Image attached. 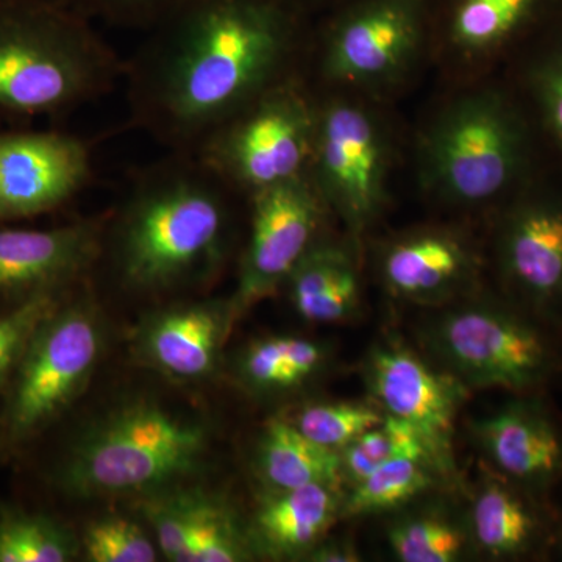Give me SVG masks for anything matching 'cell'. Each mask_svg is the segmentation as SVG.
<instances>
[{
  "label": "cell",
  "mask_w": 562,
  "mask_h": 562,
  "mask_svg": "<svg viewBox=\"0 0 562 562\" xmlns=\"http://www.w3.org/2000/svg\"><path fill=\"white\" fill-rule=\"evenodd\" d=\"M362 554L350 538H324L306 554L305 561L313 562H358Z\"/></svg>",
  "instance_id": "e575fe53"
},
{
  "label": "cell",
  "mask_w": 562,
  "mask_h": 562,
  "mask_svg": "<svg viewBox=\"0 0 562 562\" xmlns=\"http://www.w3.org/2000/svg\"><path fill=\"white\" fill-rule=\"evenodd\" d=\"M397 457L424 458L435 468L419 432L406 422L384 414L379 425L362 432L339 452L344 486L360 482L384 462Z\"/></svg>",
  "instance_id": "f546056e"
},
{
  "label": "cell",
  "mask_w": 562,
  "mask_h": 562,
  "mask_svg": "<svg viewBox=\"0 0 562 562\" xmlns=\"http://www.w3.org/2000/svg\"><path fill=\"white\" fill-rule=\"evenodd\" d=\"M105 216L50 228L0 224V310L76 288L98 266Z\"/></svg>",
  "instance_id": "e0dca14e"
},
{
  "label": "cell",
  "mask_w": 562,
  "mask_h": 562,
  "mask_svg": "<svg viewBox=\"0 0 562 562\" xmlns=\"http://www.w3.org/2000/svg\"><path fill=\"white\" fill-rule=\"evenodd\" d=\"M72 290L74 288L46 292L18 305L0 310V395L5 391L32 336Z\"/></svg>",
  "instance_id": "d6a6232c"
},
{
  "label": "cell",
  "mask_w": 562,
  "mask_h": 562,
  "mask_svg": "<svg viewBox=\"0 0 562 562\" xmlns=\"http://www.w3.org/2000/svg\"><path fill=\"white\" fill-rule=\"evenodd\" d=\"M443 482L424 458L397 457L384 462L344 492L341 519L401 512Z\"/></svg>",
  "instance_id": "4316f807"
},
{
  "label": "cell",
  "mask_w": 562,
  "mask_h": 562,
  "mask_svg": "<svg viewBox=\"0 0 562 562\" xmlns=\"http://www.w3.org/2000/svg\"><path fill=\"white\" fill-rule=\"evenodd\" d=\"M562 11V0H436L431 58L454 83L508 63Z\"/></svg>",
  "instance_id": "9a60e30c"
},
{
  "label": "cell",
  "mask_w": 562,
  "mask_h": 562,
  "mask_svg": "<svg viewBox=\"0 0 562 562\" xmlns=\"http://www.w3.org/2000/svg\"><path fill=\"white\" fill-rule=\"evenodd\" d=\"M405 509L386 530L387 546L402 562H454L475 552L468 519L443 505Z\"/></svg>",
  "instance_id": "484cf974"
},
{
  "label": "cell",
  "mask_w": 562,
  "mask_h": 562,
  "mask_svg": "<svg viewBox=\"0 0 562 562\" xmlns=\"http://www.w3.org/2000/svg\"><path fill=\"white\" fill-rule=\"evenodd\" d=\"M542 394H516L472 432L487 468L549 497L562 483V422Z\"/></svg>",
  "instance_id": "ac0fdd59"
},
{
  "label": "cell",
  "mask_w": 562,
  "mask_h": 562,
  "mask_svg": "<svg viewBox=\"0 0 562 562\" xmlns=\"http://www.w3.org/2000/svg\"><path fill=\"white\" fill-rule=\"evenodd\" d=\"M181 494L191 525L187 562H241L254 557L247 527L224 498L201 490Z\"/></svg>",
  "instance_id": "83f0119b"
},
{
  "label": "cell",
  "mask_w": 562,
  "mask_h": 562,
  "mask_svg": "<svg viewBox=\"0 0 562 562\" xmlns=\"http://www.w3.org/2000/svg\"><path fill=\"white\" fill-rule=\"evenodd\" d=\"M233 327L231 299L180 303L140 322L133 336V355L168 379L201 382L216 371Z\"/></svg>",
  "instance_id": "d6986e66"
},
{
  "label": "cell",
  "mask_w": 562,
  "mask_h": 562,
  "mask_svg": "<svg viewBox=\"0 0 562 562\" xmlns=\"http://www.w3.org/2000/svg\"><path fill=\"white\" fill-rule=\"evenodd\" d=\"M236 199L194 154L169 151L135 173L105 216L99 258L138 294L209 283L231 257Z\"/></svg>",
  "instance_id": "7a4b0ae2"
},
{
  "label": "cell",
  "mask_w": 562,
  "mask_h": 562,
  "mask_svg": "<svg viewBox=\"0 0 562 562\" xmlns=\"http://www.w3.org/2000/svg\"><path fill=\"white\" fill-rule=\"evenodd\" d=\"M98 316L94 303L69 292L40 325L0 395V447L29 446L80 397L101 360Z\"/></svg>",
  "instance_id": "9c48e42d"
},
{
  "label": "cell",
  "mask_w": 562,
  "mask_h": 562,
  "mask_svg": "<svg viewBox=\"0 0 562 562\" xmlns=\"http://www.w3.org/2000/svg\"><path fill=\"white\" fill-rule=\"evenodd\" d=\"M486 469L465 513L473 550L494 561L550 558L558 512L549 497Z\"/></svg>",
  "instance_id": "ffe728a7"
},
{
  "label": "cell",
  "mask_w": 562,
  "mask_h": 562,
  "mask_svg": "<svg viewBox=\"0 0 562 562\" xmlns=\"http://www.w3.org/2000/svg\"><path fill=\"white\" fill-rule=\"evenodd\" d=\"M314 21L288 0H179L125 61L132 124L192 154L236 111L305 74Z\"/></svg>",
  "instance_id": "6da1fadb"
},
{
  "label": "cell",
  "mask_w": 562,
  "mask_h": 562,
  "mask_svg": "<svg viewBox=\"0 0 562 562\" xmlns=\"http://www.w3.org/2000/svg\"><path fill=\"white\" fill-rule=\"evenodd\" d=\"M88 20L150 31L179 0H65Z\"/></svg>",
  "instance_id": "836d02e7"
},
{
  "label": "cell",
  "mask_w": 562,
  "mask_h": 562,
  "mask_svg": "<svg viewBox=\"0 0 562 562\" xmlns=\"http://www.w3.org/2000/svg\"><path fill=\"white\" fill-rule=\"evenodd\" d=\"M247 206L249 238L231 297L235 324L255 305L283 290L306 251L330 233L328 224L333 220L306 176L255 192L247 198Z\"/></svg>",
  "instance_id": "7c38bea8"
},
{
  "label": "cell",
  "mask_w": 562,
  "mask_h": 562,
  "mask_svg": "<svg viewBox=\"0 0 562 562\" xmlns=\"http://www.w3.org/2000/svg\"><path fill=\"white\" fill-rule=\"evenodd\" d=\"M255 471L266 491L295 490L310 484L342 486L341 458L299 431L286 417L262 428Z\"/></svg>",
  "instance_id": "cb8c5ba5"
},
{
  "label": "cell",
  "mask_w": 562,
  "mask_h": 562,
  "mask_svg": "<svg viewBox=\"0 0 562 562\" xmlns=\"http://www.w3.org/2000/svg\"><path fill=\"white\" fill-rule=\"evenodd\" d=\"M316 92V128L306 177L333 220L362 247L390 205L397 135L384 102L355 92Z\"/></svg>",
  "instance_id": "ba28073f"
},
{
  "label": "cell",
  "mask_w": 562,
  "mask_h": 562,
  "mask_svg": "<svg viewBox=\"0 0 562 562\" xmlns=\"http://www.w3.org/2000/svg\"><path fill=\"white\" fill-rule=\"evenodd\" d=\"M431 310L422 346L465 390L531 394L562 375V333L501 291L482 288Z\"/></svg>",
  "instance_id": "5b68a950"
},
{
  "label": "cell",
  "mask_w": 562,
  "mask_h": 562,
  "mask_svg": "<svg viewBox=\"0 0 562 562\" xmlns=\"http://www.w3.org/2000/svg\"><path fill=\"white\" fill-rule=\"evenodd\" d=\"M458 87L417 135V179L443 209L490 220L552 157L506 77Z\"/></svg>",
  "instance_id": "3957f363"
},
{
  "label": "cell",
  "mask_w": 562,
  "mask_h": 562,
  "mask_svg": "<svg viewBox=\"0 0 562 562\" xmlns=\"http://www.w3.org/2000/svg\"><path fill=\"white\" fill-rule=\"evenodd\" d=\"M342 501L344 487L335 484L266 491L247 527L254 553L271 560H305L341 520Z\"/></svg>",
  "instance_id": "44dd1931"
},
{
  "label": "cell",
  "mask_w": 562,
  "mask_h": 562,
  "mask_svg": "<svg viewBox=\"0 0 562 562\" xmlns=\"http://www.w3.org/2000/svg\"><path fill=\"white\" fill-rule=\"evenodd\" d=\"M487 221L497 291L562 333V166L552 158Z\"/></svg>",
  "instance_id": "8fae6325"
},
{
  "label": "cell",
  "mask_w": 562,
  "mask_h": 562,
  "mask_svg": "<svg viewBox=\"0 0 562 562\" xmlns=\"http://www.w3.org/2000/svg\"><path fill=\"white\" fill-rule=\"evenodd\" d=\"M330 361L324 342L301 336H265L244 347L236 376L251 394H288L316 380Z\"/></svg>",
  "instance_id": "d4e9b609"
},
{
  "label": "cell",
  "mask_w": 562,
  "mask_h": 562,
  "mask_svg": "<svg viewBox=\"0 0 562 562\" xmlns=\"http://www.w3.org/2000/svg\"><path fill=\"white\" fill-rule=\"evenodd\" d=\"M506 65V80L527 106L550 157L562 166V11Z\"/></svg>",
  "instance_id": "603a6c76"
},
{
  "label": "cell",
  "mask_w": 562,
  "mask_h": 562,
  "mask_svg": "<svg viewBox=\"0 0 562 562\" xmlns=\"http://www.w3.org/2000/svg\"><path fill=\"white\" fill-rule=\"evenodd\" d=\"M92 176L90 144L55 131L0 132V224L54 213Z\"/></svg>",
  "instance_id": "2e32d148"
},
{
  "label": "cell",
  "mask_w": 562,
  "mask_h": 562,
  "mask_svg": "<svg viewBox=\"0 0 562 562\" xmlns=\"http://www.w3.org/2000/svg\"><path fill=\"white\" fill-rule=\"evenodd\" d=\"M288 2L297 7V9L302 10L303 13L310 14L314 20H317L322 14L338 9V7L350 2V0H288Z\"/></svg>",
  "instance_id": "d590c367"
},
{
  "label": "cell",
  "mask_w": 562,
  "mask_h": 562,
  "mask_svg": "<svg viewBox=\"0 0 562 562\" xmlns=\"http://www.w3.org/2000/svg\"><path fill=\"white\" fill-rule=\"evenodd\" d=\"M317 92L305 74L273 85L192 151L241 198L308 172Z\"/></svg>",
  "instance_id": "30bf717a"
},
{
  "label": "cell",
  "mask_w": 562,
  "mask_h": 562,
  "mask_svg": "<svg viewBox=\"0 0 562 562\" xmlns=\"http://www.w3.org/2000/svg\"><path fill=\"white\" fill-rule=\"evenodd\" d=\"M80 541L49 514L0 508V562H68Z\"/></svg>",
  "instance_id": "f1b7e54d"
},
{
  "label": "cell",
  "mask_w": 562,
  "mask_h": 562,
  "mask_svg": "<svg viewBox=\"0 0 562 562\" xmlns=\"http://www.w3.org/2000/svg\"><path fill=\"white\" fill-rule=\"evenodd\" d=\"M362 247L330 233L314 244L288 277L283 290L308 324H341L361 310Z\"/></svg>",
  "instance_id": "7402d4cb"
},
{
  "label": "cell",
  "mask_w": 562,
  "mask_h": 562,
  "mask_svg": "<svg viewBox=\"0 0 562 562\" xmlns=\"http://www.w3.org/2000/svg\"><path fill=\"white\" fill-rule=\"evenodd\" d=\"M383 417L375 403L339 401L308 403L286 419L313 442L339 453Z\"/></svg>",
  "instance_id": "4dcf8cb0"
},
{
  "label": "cell",
  "mask_w": 562,
  "mask_h": 562,
  "mask_svg": "<svg viewBox=\"0 0 562 562\" xmlns=\"http://www.w3.org/2000/svg\"><path fill=\"white\" fill-rule=\"evenodd\" d=\"M364 380L373 403L419 432L443 482L457 475L453 436L465 390L449 373L402 339L373 344L366 355Z\"/></svg>",
  "instance_id": "4fadbf2b"
},
{
  "label": "cell",
  "mask_w": 562,
  "mask_h": 562,
  "mask_svg": "<svg viewBox=\"0 0 562 562\" xmlns=\"http://www.w3.org/2000/svg\"><path fill=\"white\" fill-rule=\"evenodd\" d=\"M550 558H557V560L562 561V513H558L557 525H554L552 552H550Z\"/></svg>",
  "instance_id": "8d00e7d4"
},
{
  "label": "cell",
  "mask_w": 562,
  "mask_h": 562,
  "mask_svg": "<svg viewBox=\"0 0 562 562\" xmlns=\"http://www.w3.org/2000/svg\"><path fill=\"white\" fill-rule=\"evenodd\" d=\"M80 552L90 562H154L155 542L135 520L124 516L101 517L88 525L80 539Z\"/></svg>",
  "instance_id": "1f68e13d"
},
{
  "label": "cell",
  "mask_w": 562,
  "mask_h": 562,
  "mask_svg": "<svg viewBox=\"0 0 562 562\" xmlns=\"http://www.w3.org/2000/svg\"><path fill=\"white\" fill-rule=\"evenodd\" d=\"M209 428L149 402L114 409L70 446L52 484L74 498L155 494L198 472Z\"/></svg>",
  "instance_id": "8992f818"
},
{
  "label": "cell",
  "mask_w": 562,
  "mask_h": 562,
  "mask_svg": "<svg viewBox=\"0 0 562 562\" xmlns=\"http://www.w3.org/2000/svg\"><path fill=\"white\" fill-rule=\"evenodd\" d=\"M125 61L65 0H0V122L57 117L98 101Z\"/></svg>",
  "instance_id": "277c9868"
},
{
  "label": "cell",
  "mask_w": 562,
  "mask_h": 562,
  "mask_svg": "<svg viewBox=\"0 0 562 562\" xmlns=\"http://www.w3.org/2000/svg\"><path fill=\"white\" fill-rule=\"evenodd\" d=\"M436 0H350L314 21L305 76L314 90L386 102L431 57Z\"/></svg>",
  "instance_id": "52a82bcc"
},
{
  "label": "cell",
  "mask_w": 562,
  "mask_h": 562,
  "mask_svg": "<svg viewBox=\"0 0 562 562\" xmlns=\"http://www.w3.org/2000/svg\"><path fill=\"white\" fill-rule=\"evenodd\" d=\"M373 268L395 301L438 308L483 288L486 249L458 225H420L373 247Z\"/></svg>",
  "instance_id": "5bb4252c"
}]
</instances>
